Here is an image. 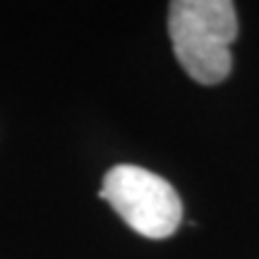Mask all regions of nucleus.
<instances>
[{
  "label": "nucleus",
  "mask_w": 259,
  "mask_h": 259,
  "mask_svg": "<svg viewBox=\"0 0 259 259\" xmlns=\"http://www.w3.org/2000/svg\"><path fill=\"white\" fill-rule=\"evenodd\" d=\"M168 34L178 63L194 82L211 87L231 74V44L238 36V15L231 0L170 3Z\"/></svg>",
  "instance_id": "nucleus-1"
},
{
  "label": "nucleus",
  "mask_w": 259,
  "mask_h": 259,
  "mask_svg": "<svg viewBox=\"0 0 259 259\" xmlns=\"http://www.w3.org/2000/svg\"><path fill=\"white\" fill-rule=\"evenodd\" d=\"M99 194L132 231L151 240L170 238L183 221V199L176 187L147 168L130 163L113 166L103 176Z\"/></svg>",
  "instance_id": "nucleus-2"
}]
</instances>
